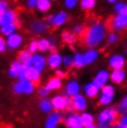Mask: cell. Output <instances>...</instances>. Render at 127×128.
I'll return each instance as SVG.
<instances>
[{
  "mask_svg": "<svg viewBox=\"0 0 127 128\" xmlns=\"http://www.w3.org/2000/svg\"><path fill=\"white\" fill-rule=\"evenodd\" d=\"M61 37H62L64 42L69 43V44H72V43H74V42L76 41V36L73 34H72L70 32H67V31L62 32Z\"/></svg>",
  "mask_w": 127,
  "mask_h": 128,
  "instance_id": "29",
  "label": "cell"
},
{
  "mask_svg": "<svg viewBox=\"0 0 127 128\" xmlns=\"http://www.w3.org/2000/svg\"><path fill=\"white\" fill-rule=\"evenodd\" d=\"M26 68L24 67V65L20 62L19 60L14 61L12 62L11 66H10V69L8 70V74H10V77L12 78H15V77H18L20 74H23L25 72Z\"/></svg>",
  "mask_w": 127,
  "mask_h": 128,
  "instance_id": "9",
  "label": "cell"
},
{
  "mask_svg": "<svg viewBox=\"0 0 127 128\" xmlns=\"http://www.w3.org/2000/svg\"><path fill=\"white\" fill-rule=\"evenodd\" d=\"M84 31V29H83L82 26H76V27L74 28V32H76V34H83Z\"/></svg>",
  "mask_w": 127,
  "mask_h": 128,
  "instance_id": "45",
  "label": "cell"
},
{
  "mask_svg": "<svg viewBox=\"0 0 127 128\" xmlns=\"http://www.w3.org/2000/svg\"><path fill=\"white\" fill-rule=\"evenodd\" d=\"M110 64L115 70H122L124 66V58L122 56H114L110 58Z\"/></svg>",
  "mask_w": 127,
  "mask_h": 128,
  "instance_id": "19",
  "label": "cell"
},
{
  "mask_svg": "<svg viewBox=\"0 0 127 128\" xmlns=\"http://www.w3.org/2000/svg\"><path fill=\"white\" fill-rule=\"evenodd\" d=\"M77 3V0H65V5L69 8H72L73 6H75Z\"/></svg>",
  "mask_w": 127,
  "mask_h": 128,
  "instance_id": "38",
  "label": "cell"
},
{
  "mask_svg": "<svg viewBox=\"0 0 127 128\" xmlns=\"http://www.w3.org/2000/svg\"><path fill=\"white\" fill-rule=\"evenodd\" d=\"M56 75H57V77H58V78H64V77H66V74L64 72H62V70H57L56 72Z\"/></svg>",
  "mask_w": 127,
  "mask_h": 128,
  "instance_id": "43",
  "label": "cell"
},
{
  "mask_svg": "<svg viewBox=\"0 0 127 128\" xmlns=\"http://www.w3.org/2000/svg\"><path fill=\"white\" fill-rule=\"evenodd\" d=\"M16 29H17L16 23H12V24H8V25L1 27V32L3 34V35L10 36V34H12L15 32Z\"/></svg>",
  "mask_w": 127,
  "mask_h": 128,
  "instance_id": "25",
  "label": "cell"
},
{
  "mask_svg": "<svg viewBox=\"0 0 127 128\" xmlns=\"http://www.w3.org/2000/svg\"><path fill=\"white\" fill-rule=\"evenodd\" d=\"M79 90H80L79 84H78V83L75 82V81H72V82H70V83L68 84L67 88H66L67 94H68L69 96H73L78 95Z\"/></svg>",
  "mask_w": 127,
  "mask_h": 128,
  "instance_id": "22",
  "label": "cell"
},
{
  "mask_svg": "<svg viewBox=\"0 0 127 128\" xmlns=\"http://www.w3.org/2000/svg\"><path fill=\"white\" fill-rule=\"evenodd\" d=\"M31 57H32V53L29 50H22L19 53V55H18V60L23 64L28 60H30Z\"/></svg>",
  "mask_w": 127,
  "mask_h": 128,
  "instance_id": "28",
  "label": "cell"
},
{
  "mask_svg": "<svg viewBox=\"0 0 127 128\" xmlns=\"http://www.w3.org/2000/svg\"><path fill=\"white\" fill-rule=\"evenodd\" d=\"M17 22H19V20L17 19L16 14L13 10H8L5 13L0 15V27L12 24V23H16V25L18 26Z\"/></svg>",
  "mask_w": 127,
  "mask_h": 128,
  "instance_id": "4",
  "label": "cell"
},
{
  "mask_svg": "<svg viewBox=\"0 0 127 128\" xmlns=\"http://www.w3.org/2000/svg\"><path fill=\"white\" fill-rule=\"evenodd\" d=\"M31 61H32V67L38 70V72H43L46 66V60L40 54H34L31 57Z\"/></svg>",
  "mask_w": 127,
  "mask_h": 128,
  "instance_id": "11",
  "label": "cell"
},
{
  "mask_svg": "<svg viewBox=\"0 0 127 128\" xmlns=\"http://www.w3.org/2000/svg\"><path fill=\"white\" fill-rule=\"evenodd\" d=\"M124 6H124V4H119V5H117V6H116V8H115V10H116L117 12H121L122 10L124 8Z\"/></svg>",
  "mask_w": 127,
  "mask_h": 128,
  "instance_id": "46",
  "label": "cell"
},
{
  "mask_svg": "<svg viewBox=\"0 0 127 128\" xmlns=\"http://www.w3.org/2000/svg\"><path fill=\"white\" fill-rule=\"evenodd\" d=\"M105 34V27L100 22L95 23L89 29L84 30L83 34H81V39L84 44L87 46L93 48L98 46L102 41Z\"/></svg>",
  "mask_w": 127,
  "mask_h": 128,
  "instance_id": "1",
  "label": "cell"
},
{
  "mask_svg": "<svg viewBox=\"0 0 127 128\" xmlns=\"http://www.w3.org/2000/svg\"><path fill=\"white\" fill-rule=\"evenodd\" d=\"M36 8L40 12H46L50 10L51 8V1L50 0H37Z\"/></svg>",
  "mask_w": 127,
  "mask_h": 128,
  "instance_id": "23",
  "label": "cell"
},
{
  "mask_svg": "<svg viewBox=\"0 0 127 128\" xmlns=\"http://www.w3.org/2000/svg\"><path fill=\"white\" fill-rule=\"evenodd\" d=\"M119 124H120V125H125V126H127V114L125 116H124V117L121 119V121L119 122Z\"/></svg>",
  "mask_w": 127,
  "mask_h": 128,
  "instance_id": "44",
  "label": "cell"
},
{
  "mask_svg": "<svg viewBox=\"0 0 127 128\" xmlns=\"http://www.w3.org/2000/svg\"><path fill=\"white\" fill-rule=\"evenodd\" d=\"M81 118H82V122H83L84 126H86V125L89 124H93V116L89 113H84L81 115Z\"/></svg>",
  "mask_w": 127,
  "mask_h": 128,
  "instance_id": "32",
  "label": "cell"
},
{
  "mask_svg": "<svg viewBox=\"0 0 127 128\" xmlns=\"http://www.w3.org/2000/svg\"><path fill=\"white\" fill-rule=\"evenodd\" d=\"M48 91L46 87H43V88H41V89L39 90V96H42V98H44V96H46L48 95Z\"/></svg>",
  "mask_w": 127,
  "mask_h": 128,
  "instance_id": "40",
  "label": "cell"
},
{
  "mask_svg": "<svg viewBox=\"0 0 127 128\" xmlns=\"http://www.w3.org/2000/svg\"><path fill=\"white\" fill-rule=\"evenodd\" d=\"M13 92L16 95L20 94H32L34 90V83L31 81H24V82H18L13 86Z\"/></svg>",
  "mask_w": 127,
  "mask_h": 128,
  "instance_id": "3",
  "label": "cell"
},
{
  "mask_svg": "<svg viewBox=\"0 0 127 128\" xmlns=\"http://www.w3.org/2000/svg\"><path fill=\"white\" fill-rule=\"evenodd\" d=\"M84 128H96L95 126V125L93 124H89V125H86V126H84Z\"/></svg>",
  "mask_w": 127,
  "mask_h": 128,
  "instance_id": "47",
  "label": "cell"
},
{
  "mask_svg": "<svg viewBox=\"0 0 127 128\" xmlns=\"http://www.w3.org/2000/svg\"><path fill=\"white\" fill-rule=\"evenodd\" d=\"M6 48V42L2 37H0V52H4Z\"/></svg>",
  "mask_w": 127,
  "mask_h": 128,
  "instance_id": "39",
  "label": "cell"
},
{
  "mask_svg": "<svg viewBox=\"0 0 127 128\" xmlns=\"http://www.w3.org/2000/svg\"><path fill=\"white\" fill-rule=\"evenodd\" d=\"M124 76H125V74L122 70H115L111 74V80L114 83L119 84L122 82V80L124 79Z\"/></svg>",
  "mask_w": 127,
  "mask_h": 128,
  "instance_id": "26",
  "label": "cell"
},
{
  "mask_svg": "<svg viewBox=\"0 0 127 128\" xmlns=\"http://www.w3.org/2000/svg\"><path fill=\"white\" fill-rule=\"evenodd\" d=\"M84 91H86V94L88 96L94 98V96H96L98 95V87L96 86H95L93 83L89 84H87L86 86Z\"/></svg>",
  "mask_w": 127,
  "mask_h": 128,
  "instance_id": "24",
  "label": "cell"
},
{
  "mask_svg": "<svg viewBox=\"0 0 127 128\" xmlns=\"http://www.w3.org/2000/svg\"><path fill=\"white\" fill-rule=\"evenodd\" d=\"M119 112H120L121 114H124V115H126L127 114V96L122 101L121 104H120Z\"/></svg>",
  "mask_w": 127,
  "mask_h": 128,
  "instance_id": "34",
  "label": "cell"
},
{
  "mask_svg": "<svg viewBox=\"0 0 127 128\" xmlns=\"http://www.w3.org/2000/svg\"><path fill=\"white\" fill-rule=\"evenodd\" d=\"M67 19H68V16L65 12H60L58 13L56 16H50L46 17V20L48 22V23H50L51 25H53L54 27H58V26L62 25L66 22Z\"/></svg>",
  "mask_w": 127,
  "mask_h": 128,
  "instance_id": "5",
  "label": "cell"
},
{
  "mask_svg": "<svg viewBox=\"0 0 127 128\" xmlns=\"http://www.w3.org/2000/svg\"><path fill=\"white\" fill-rule=\"evenodd\" d=\"M118 128H127V126H125V125H120L119 124V127Z\"/></svg>",
  "mask_w": 127,
  "mask_h": 128,
  "instance_id": "48",
  "label": "cell"
},
{
  "mask_svg": "<svg viewBox=\"0 0 127 128\" xmlns=\"http://www.w3.org/2000/svg\"><path fill=\"white\" fill-rule=\"evenodd\" d=\"M113 95H114L113 87L110 86H105L102 90V96L100 98V100H99L100 104H102V105L108 104L111 101V99L113 98Z\"/></svg>",
  "mask_w": 127,
  "mask_h": 128,
  "instance_id": "12",
  "label": "cell"
},
{
  "mask_svg": "<svg viewBox=\"0 0 127 128\" xmlns=\"http://www.w3.org/2000/svg\"><path fill=\"white\" fill-rule=\"evenodd\" d=\"M52 105L53 108L57 110H62L64 109H67L68 106V100H67L66 96H57L52 98Z\"/></svg>",
  "mask_w": 127,
  "mask_h": 128,
  "instance_id": "14",
  "label": "cell"
},
{
  "mask_svg": "<svg viewBox=\"0 0 127 128\" xmlns=\"http://www.w3.org/2000/svg\"><path fill=\"white\" fill-rule=\"evenodd\" d=\"M29 29L34 34H42L48 31V24L42 20H35L31 23Z\"/></svg>",
  "mask_w": 127,
  "mask_h": 128,
  "instance_id": "8",
  "label": "cell"
},
{
  "mask_svg": "<svg viewBox=\"0 0 127 128\" xmlns=\"http://www.w3.org/2000/svg\"><path fill=\"white\" fill-rule=\"evenodd\" d=\"M28 50L31 52L32 54H34V53L37 51V50H39V48H38V41H35V40H34V41L31 42V44L29 45Z\"/></svg>",
  "mask_w": 127,
  "mask_h": 128,
  "instance_id": "35",
  "label": "cell"
},
{
  "mask_svg": "<svg viewBox=\"0 0 127 128\" xmlns=\"http://www.w3.org/2000/svg\"><path fill=\"white\" fill-rule=\"evenodd\" d=\"M61 62H62V58L60 57V55L57 54V53H52L48 58V65H49V67L52 68V69L58 68L60 65Z\"/></svg>",
  "mask_w": 127,
  "mask_h": 128,
  "instance_id": "17",
  "label": "cell"
},
{
  "mask_svg": "<svg viewBox=\"0 0 127 128\" xmlns=\"http://www.w3.org/2000/svg\"><path fill=\"white\" fill-rule=\"evenodd\" d=\"M24 75H25L27 80L31 81L32 83L37 84L39 82V80H40V72H38L34 67L26 68Z\"/></svg>",
  "mask_w": 127,
  "mask_h": 128,
  "instance_id": "15",
  "label": "cell"
},
{
  "mask_svg": "<svg viewBox=\"0 0 127 128\" xmlns=\"http://www.w3.org/2000/svg\"><path fill=\"white\" fill-rule=\"evenodd\" d=\"M36 4H37V0H28L27 6H28V8H32L36 6Z\"/></svg>",
  "mask_w": 127,
  "mask_h": 128,
  "instance_id": "42",
  "label": "cell"
},
{
  "mask_svg": "<svg viewBox=\"0 0 127 128\" xmlns=\"http://www.w3.org/2000/svg\"><path fill=\"white\" fill-rule=\"evenodd\" d=\"M61 87V79L58 77H54V78H51L50 80L48 81V83L46 86V88L48 91L55 89H58Z\"/></svg>",
  "mask_w": 127,
  "mask_h": 128,
  "instance_id": "21",
  "label": "cell"
},
{
  "mask_svg": "<svg viewBox=\"0 0 127 128\" xmlns=\"http://www.w3.org/2000/svg\"><path fill=\"white\" fill-rule=\"evenodd\" d=\"M118 116V110H116L115 108H110L102 112L100 115L98 116V121L99 122H114V120L117 118Z\"/></svg>",
  "mask_w": 127,
  "mask_h": 128,
  "instance_id": "7",
  "label": "cell"
},
{
  "mask_svg": "<svg viewBox=\"0 0 127 128\" xmlns=\"http://www.w3.org/2000/svg\"><path fill=\"white\" fill-rule=\"evenodd\" d=\"M39 108L44 113H51L52 109H54L53 105H52V101L48 98L42 99L39 102Z\"/></svg>",
  "mask_w": 127,
  "mask_h": 128,
  "instance_id": "20",
  "label": "cell"
},
{
  "mask_svg": "<svg viewBox=\"0 0 127 128\" xmlns=\"http://www.w3.org/2000/svg\"><path fill=\"white\" fill-rule=\"evenodd\" d=\"M51 46V43L49 39H40L38 40V48L42 52H46L49 50Z\"/></svg>",
  "mask_w": 127,
  "mask_h": 128,
  "instance_id": "27",
  "label": "cell"
},
{
  "mask_svg": "<svg viewBox=\"0 0 127 128\" xmlns=\"http://www.w3.org/2000/svg\"><path fill=\"white\" fill-rule=\"evenodd\" d=\"M86 64V61H84V57L82 54H76L75 57L73 58V65L77 68L83 67L84 65Z\"/></svg>",
  "mask_w": 127,
  "mask_h": 128,
  "instance_id": "31",
  "label": "cell"
},
{
  "mask_svg": "<svg viewBox=\"0 0 127 128\" xmlns=\"http://www.w3.org/2000/svg\"><path fill=\"white\" fill-rule=\"evenodd\" d=\"M127 26V6L119 12L115 18L111 19V22H108V27L112 30H122Z\"/></svg>",
  "mask_w": 127,
  "mask_h": 128,
  "instance_id": "2",
  "label": "cell"
},
{
  "mask_svg": "<svg viewBox=\"0 0 127 128\" xmlns=\"http://www.w3.org/2000/svg\"><path fill=\"white\" fill-rule=\"evenodd\" d=\"M65 124L68 128H83L84 126L81 116L77 114H72L67 117L65 120Z\"/></svg>",
  "mask_w": 127,
  "mask_h": 128,
  "instance_id": "10",
  "label": "cell"
},
{
  "mask_svg": "<svg viewBox=\"0 0 127 128\" xmlns=\"http://www.w3.org/2000/svg\"><path fill=\"white\" fill-rule=\"evenodd\" d=\"M96 0H82L81 6L84 10H91L95 6Z\"/></svg>",
  "mask_w": 127,
  "mask_h": 128,
  "instance_id": "33",
  "label": "cell"
},
{
  "mask_svg": "<svg viewBox=\"0 0 127 128\" xmlns=\"http://www.w3.org/2000/svg\"><path fill=\"white\" fill-rule=\"evenodd\" d=\"M62 63L65 67H70V65L73 63V60L70 58V56H66L62 58Z\"/></svg>",
  "mask_w": 127,
  "mask_h": 128,
  "instance_id": "36",
  "label": "cell"
},
{
  "mask_svg": "<svg viewBox=\"0 0 127 128\" xmlns=\"http://www.w3.org/2000/svg\"><path fill=\"white\" fill-rule=\"evenodd\" d=\"M8 3L6 1H0V15L8 11Z\"/></svg>",
  "mask_w": 127,
  "mask_h": 128,
  "instance_id": "37",
  "label": "cell"
},
{
  "mask_svg": "<svg viewBox=\"0 0 127 128\" xmlns=\"http://www.w3.org/2000/svg\"><path fill=\"white\" fill-rule=\"evenodd\" d=\"M108 72H105V70L100 72L96 75V77L95 78V80H94L93 84H94L95 86H96L98 88H101V87H103L104 84L106 83V81H107V79H108Z\"/></svg>",
  "mask_w": 127,
  "mask_h": 128,
  "instance_id": "18",
  "label": "cell"
},
{
  "mask_svg": "<svg viewBox=\"0 0 127 128\" xmlns=\"http://www.w3.org/2000/svg\"><path fill=\"white\" fill-rule=\"evenodd\" d=\"M84 61H86V64H89L93 62L95 60L96 57H98V53L95 50H89L86 53V55L84 56Z\"/></svg>",
  "mask_w": 127,
  "mask_h": 128,
  "instance_id": "30",
  "label": "cell"
},
{
  "mask_svg": "<svg viewBox=\"0 0 127 128\" xmlns=\"http://www.w3.org/2000/svg\"><path fill=\"white\" fill-rule=\"evenodd\" d=\"M22 35L19 34H12L10 36H8L6 39V46L10 48V49H16L22 45Z\"/></svg>",
  "mask_w": 127,
  "mask_h": 128,
  "instance_id": "13",
  "label": "cell"
},
{
  "mask_svg": "<svg viewBox=\"0 0 127 128\" xmlns=\"http://www.w3.org/2000/svg\"><path fill=\"white\" fill-rule=\"evenodd\" d=\"M61 120L62 115L58 112H51L46 121L44 128H57L58 124L61 122Z\"/></svg>",
  "mask_w": 127,
  "mask_h": 128,
  "instance_id": "6",
  "label": "cell"
},
{
  "mask_svg": "<svg viewBox=\"0 0 127 128\" xmlns=\"http://www.w3.org/2000/svg\"><path fill=\"white\" fill-rule=\"evenodd\" d=\"M118 40V36L116 34H110L108 37V43L110 44H113Z\"/></svg>",
  "mask_w": 127,
  "mask_h": 128,
  "instance_id": "41",
  "label": "cell"
},
{
  "mask_svg": "<svg viewBox=\"0 0 127 128\" xmlns=\"http://www.w3.org/2000/svg\"><path fill=\"white\" fill-rule=\"evenodd\" d=\"M108 2H115V1H117V0H108Z\"/></svg>",
  "mask_w": 127,
  "mask_h": 128,
  "instance_id": "49",
  "label": "cell"
},
{
  "mask_svg": "<svg viewBox=\"0 0 127 128\" xmlns=\"http://www.w3.org/2000/svg\"><path fill=\"white\" fill-rule=\"evenodd\" d=\"M72 104L73 108L77 112H82L84 110V109L86 108V100L83 96L81 95H76L73 96L72 98Z\"/></svg>",
  "mask_w": 127,
  "mask_h": 128,
  "instance_id": "16",
  "label": "cell"
}]
</instances>
